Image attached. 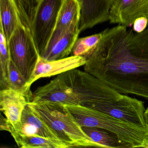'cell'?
<instances>
[{"instance_id": "obj_4", "label": "cell", "mask_w": 148, "mask_h": 148, "mask_svg": "<svg viewBox=\"0 0 148 148\" xmlns=\"http://www.w3.org/2000/svg\"><path fill=\"white\" fill-rule=\"evenodd\" d=\"M8 43L11 59L27 84L40 57L30 23L22 20L10 37Z\"/></svg>"}, {"instance_id": "obj_20", "label": "cell", "mask_w": 148, "mask_h": 148, "mask_svg": "<svg viewBox=\"0 0 148 148\" xmlns=\"http://www.w3.org/2000/svg\"><path fill=\"white\" fill-rule=\"evenodd\" d=\"M35 0H17L21 9L29 20L30 22L33 15Z\"/></svg>"}, {"instance_id": "obj_17", "label": "cell", "mask_w": 148, "mask_h": 148, "mask_svg": "<svg viewBox=\"0 0 148 148\" xmlns=\"http://www.w3.org/2000/svg\"><path fill=\"white\" fill-rule=\"evenodd\" d=\"M104 35V31L99 33L78 38L72 51V55L89 58L99 45Z\"/></svg>"}, {"instance_id": "obj_8", "label": "cell", "mask_w": 148, "mask_h": 148, "mask_svg": "<svg viewBox=\"0 0 148 148\" xmlns=\"http://www.w3.org/2000/svg\"><path fill=\"white\" fill-rule=\"evenodd\" d=\"M141 18L148 21V0H112L109 13L110 24L130 27Z\"/></svg>"}, {"instance_id": "obj_9", "label": "cell", "mask_w": 148, "mask_h": 148, "mask_svg": "<svg viewBox=\"0 0 148 148\" xmlns=\"http://www.w3.org/2000/svg\"><path fill=\"white\" fill-rule=\"evenodd\" d=\"M33 103H52L61 104H79L72 88L66 84L61 75L49 83L40 86L33 93Z\"/></svg>"}, {"instance_id": "obj_3", "label": "cell", "mask_w": 148, "mask_h": 148, "mask_svg": "<svg viewBox=\"0 0 148 148\" xmlns=\"http://www.w3.org/2000/svg\"><path fill=\"white\" fill-rule=\"evenodd\" d=\"M28 105L34 112L54 130L61 140L73 147L100 148L84 131L64 104L52 103H35Z\"/></svg>"}, {"instance_id": "obj_21", "label": "cell", "mask_w": 148, "mask_h": 148, "mask_svg": "<svg viewBox=\"0 0 148 148\" xmlns=\"http://www.w3.org/2000/svg\"><path fill=\"white\" fill-rule=\"evenodd\" d=\"M148 27V21L146 18H141L136 20L133 25V30L136 33L144 31Z\"/></svg>"}, {"instance_id": "obj_2", "label": "cell", "mask_w": 148, "mask_h": 148, "mask_svg": "<svg viewBox=\"0 0 148 148\" xmlns=\"http://www.w3.org/2000/svg\"><path fill=\"white\" fill-rule=\"evenodd\" d=\"M65 108L81 127L101 128L115 134L125 148H148V129L109 116L79 104Z\"/></svg>"}, {"instance_id": "obj_11", "label": "cell", "mask_w": 148, "mask_h": 148, "mask_svg": "<svg viewBox=\"0 0 148 148\" xmlns=\"http://www.w3.org/2000/svg\"><path fill=\"white\" fill-rule=\"evenodd\" d=\"M80 18L74 20L56 42L40 54V57L48 60L69 57L80 32Z\"/></svg>"}, {"instance_id": "obj_6", "label": "cell", "mask_w": 148, "mask_h": 148, "mask_svg": "<svg viewBox=\"0 0 148 148\" xmlns=\"http://www.w3.org/2000/svg\"><path fill=\"white\" fill-rule=\"evenodd\" d=\"M89 107L115 118L147 128L144 102L128 95L123 94L119 99L93 104Z\"/></svg>"}, {"instance_id": "obj_18", "label": "cell", "mask_w": 148, "mask_h": 148, "mask_svg": "<svg viewBox=\"0 0 148 148\" xmlns=\"http://www.w3.org/2000/svg\"><path fill=\"white\" fill-rule=\"evenodd\" d=\"M10 60L8 41L0 26V86L1 89L9 88L8 66Z\"/></svg>"}, {"instance_id": "obj_7", "label": "cell", "mask_w": 148, "mask_h": 148, "mask_svg": "<svg viewBox=\"0 0 148 148\" xmlns=\"http://www.w3.org/2000/svg\"><path fill=\"white\" fill-rule=\"evenodd\" d=\"M32 94L11 88L1 90L0 110L7 120L3 125V130L19 133L22 129L21 116L26 106L32 101Z\"/></svg>"}, {"instance_id": "obj_12", "label": "cell", "mask_w": 148, "mask_h": 148, "mask_svg": "<svg viewBox=\"0 0 148 148\" xmlns=\"http://www.w3.org/2000/svg\"><path fill=\"white\" fill-rule=\"evenodd\" d=\"M78 18H81V5L79 1L64 0L58 14L55 27L50 40L43 52L45 50L50 48L67 29L72 21Z\"/></svg>"}, {"instance_id": "obj_5", "label": "cell", "mask_w": 148, "mask_h": 148, "mask_svg": "<svg viewBox=\"0 0 148 148\" xmlns=\"http://www.w3.org/2000/svg\"><path fill=\"white\" fill-rule=\"evenodd\" d=\"M64 1H35L30 28L40 55L50 40Z\"/></svg>"}, {"instance_id": "obj_10", "label": "cell", "mask_w": 148, "mask_h": 148, "mask_svg": "<svg viewBox=\"0 0 148 148\" xmlns=\"http://www.w3.org/2000/svg\"><path fill=\"white\" fill-rule=\"evenodd\" d=\"M86 63V60L80 56L71 55L53 60H47L40 56L33 73L27 84V87L31 89L32 84L41 78L60 75L84 66Z\"/></svg>"}, {"instance_id": "obj_1", "label": "cell", "mask_w": 148, "mask_h": 148, "mask_svg": "<svg viewBox=\"0 0 148 148\" xmlns=\"http://www.w3.org/2000/svg\"><path fill=\"white\" fill-rule=\"evenodd\" d=\"M104 31L85 71L120 93L148 100V27L140 33L121 25Z\"/></svg>"}, {"instance_id": "obj_14", "label": "cell", "mask_w": 148, "mask_h": 148, "mask_svg": "<svg viewBox=\"0 0 148 148\" xmlns=\"http://www.w3.org/2000/svg\"><path fill=\"white\" fill-rule=\"evenodd\" d=\"M11 135L20 148H71L69 145L61 139L49 138L39 136H27L15 132Z\"/></svg>"}, {"instance_id": "obj_15", "label": "cell", "mask_w": 148, "mask_h": 148, "mask_svg": "<svg viewBox=\"0 0 148 148\" xmlns=\"http://www.w3.org/2000/svg\"><path fill=\"white\" fill-rule=\"evenodd\" d=\"M84 131L100 148H125L117 137L109 131L101 128L82 127Z\"/></svg>"}, {"instance_id": "obj_16", "label": "cell", "mask_w": 148, "mask_h": 148, "mask_svg": "<svg viewBox=\"0 0 148 148\" xmlns=\"http://www.w3.org/2000/svg\"><path fill=\"white\" fill-rule=\"evenodd\" d=\"M21 122L22 124H27L34 127L38 131V136L60 139L56 132L34 112L28 103L22 112Z\"/></svg>"}, {"instance_id": "obj_19", "label": "cell", "mask_w": 148, "mask_h": 148, "mask_svg": "<svg viewBox=\"0 0 148 148\" xmlns=\"http://www.w3.org/2000/svg\"><path fill=\"white\" fill-rule=\"evenodd\" d=\"M9 88L32 94L30 89L27 87V81L10 58L8 66Z\"/></svg>"}, {"instance_id": "obj_13", "label": "cell", "mask_w": 148, "mask_h": 148, "mask_svg": "<svg viewBox=\"0 0 148 148\" xmlns=\"http://www.w3.org/2000/svg\"><path fill=\"white\" fill-rule=\"evenodd\" d=\"M0 26L8 41L22 20L30 23L17 0H0Z\"/></svg>"}, {"instance_id": "obj_22", "label": "cell", "mask_w": 148, "mask_h": 148, "mask_svg": "<svg viewBox=\"0 0 148 148\" xmlns=\"http://www.w3.org/2000/svg\"><path fill=\"white\" fill-rule=\"evenodd\" d=\"M145 119L146 126L148 129V107L147 109H145Z\"/></svg>"}]
</instances>
